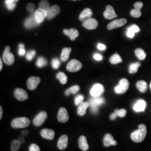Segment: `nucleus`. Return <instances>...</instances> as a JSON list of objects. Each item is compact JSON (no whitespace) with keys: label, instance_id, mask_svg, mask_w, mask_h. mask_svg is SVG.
<instances>
[{"label":"nucleus","instance_id":"49530a36","mask_svg":"<svg viewBox=\"0 0 151 151\" xmlns=\"http://www.w3.org/2000/svg\"><path fill=\"white\" fill-rule=\"evenodd\" d=\"M93 58H95V60H101L103 59V57L101 55L99 54H95L93 55Z\"/></svg>","mask_w":151,"mask_h":151},{"label":"nucleus","instance_id":"58836bf2","mask_svg":"<svg viewBox=\"0 0 151 151\" xmlns=\"http://www.w3.org/2000/svg\"><path fill=\"white\" fill-rule=\"evenodd\" d=\"M36 52L34 50H31L27 52V54L26 55V58L27 60L30 61L33 59L34 56L35 55Z\"/></svg>","mask_w":151,"mask_h":151},{"label":"nucleus","instance_id":"13d9d810","mask_svg":"<svg viewBox=\"0 0 151 151\" xmlns=\"http://www.w3.org/2000/svg\"><path fill=\"white\" fill-rule=\"evenodd\" d=\"M19 48H24V45L23 44H19Z\"/></svg>","mask_w":151,"mask_h":151},{"label":"nucleus","instance_id":"dca6fc26","mask_svg":"<svg viewBox=\"0 0 151 151\" xmlns=\"http://www.w3.org/2000/svg\"><path fill=\"white\" fill-rule=\"evenodd\" d=\"M104 145L106 147H108L110 146H115L117 145L116 140L114 139L113 137L110 134H106L104 136L103 139Z\"/></svg>","mask_w":151,"mask_h":151},{"label":"nucleus","instance_id":"423d86ee","mask_svg":"<svg viewBox=\"0 0 151 151\" xmlns=\"http://www.w3.org/2000/svg\"><path fill=\"white\" fill-rule=\"evenodd\" d=\"M82 67V65L80 61L76 60H72L67 65V70L71 72H75L80 70Z\"/></svg>","mask_w":151,"mask_h":151},{"label":"nucleus","instance_id":"473e14b6","mask_svg":"<svg viewBox=\"0 0 151 151\" xmlns=\"http://www.w3.org/2000/svg\"><path fill=\"white\" fill-rule=\"evenodd\" d=\"M21 144L22 143L19 140H14L11 145V151H17L20 148Z\"/></svg>","mask_w":151,"mask_h":151},{"label":"nucleus","instance_id":"864d4df0","mask_svg":"<svg viewBox=\"0 0 151 151\" xmlns=\"http://www.w3.org/2000/svg\"><path fill=\"white\" fill-rule=\"evenodd\" d=\"M18 140H19L22 143H23L24 142H25V139H24V138H23V137H19V139Z\"/></svg>","mask_w":151,"mask_h":151},{"label":"nucleus","instance_id":"603ef678","mask_svg":"<svg viewBox=\"0 0 151 151\" xmlns=\"http://www.w3.org/2000/svg\"><path fill=\"white\" fill-rule=\"evenodd\" d=\"M28 134V131L27 130H24L22 132V134L24 136H26Z\"/></svg>","mask_w":151,"mask_h":151},{"label":"nucleus","instance_id":"5fc2aeb1","mask_svg":"<svg viewBox=\"0 0 151 151\" xmlns=\"http://www.w3.org/2000/svg\"><path fill=\"white\" fill-rule=\"evenodd\" d=\"M70 92L68 89H67V90L65 91V94L66 96H69V95H70Z\"/></svg>","mask_w":151,"mask_h":151},{"label":"nucleus","instance_id":"4c0bfd02","mask_svg":"<svg viewBox=\"0 0 151 151\" xmlns=\"http://www.w3.org/2000/svg\"><path fill=\"white\" fill-rule=\"evenodd\" d=\"M84 97L82 95H78L75 99V104L76 106H79L81 103H83Z\"/></svg>","mask_w":151,"mask_h":151},{"label":"nucleus","instance_id":"f03ea898","mask_svg":"<svg viewBox=\"0 0 151 151\" xmlns=\"http://www.w3.org/2000/svg\"><path fill=\"white\" fill-rule=\"evenodd\" d=\"M30 123V120L25 117L18 118L14 119L11 122V126L13 128H24L29 125Z\"/></svg>","mask_w":151,"mask_h":151},{"label":"nucleus","instance_id":"bf43d9fd","mask_svg":"<svg viewBox=\"0 0 151 151\" xmlns=\"http://www.w3.org/2000/svg\"><path fill=\"white\" fill-rule=\"evenodd\" d=\"M150 88H151V83H150Z\"/></svg>","mask_w":151,"mask_h":151},{"label":"nucleus","instance_id":"e433bc0d","mask_svg":"<svg viewBox=\"0 0 151 151\" xmlns=\"http://www.w3.org/2000/svg\"><path fill=\"white\" fill-rule=\"evenodd\" d=\"M114 113L117 115L118 116H119L120 118H123L124 116H125L127 114V110L125 109H122L120 110L116 109L115 110Z\"/></svg>","mask_w":151,"mask_h":151},{"label":"nucleus","instance_id":"de8ad7c7","mask_svg":"<svg viewBox=\"0 0 151 151\" xmlns=\"http://www.w3.org/2000/svg\"><path fill=\"white\" fill-rule=\"evenodd\" d=\"M97 48L100 50H104L106 49V46L103 44L99 43L97 45Z\"/></svg>","mask_w":151,"mask_h":151},{"label":"nucleus","instance_id":"4d7b16f0","mask_svg":"<svg viewBox=\"0 0 151 151\" xmlns=\"http://www.w3.org/2000/svg\"><path fill=\"white\" fill-rule=\"evenodd\" d=\"M0 70H2V67H3V65H2V60H0Z\"/></svg>","mask_w":151,"mask_h":151},{"label":"nucleus","instance_id":"6ab92c4d","mask_svg":"<svg viewBox=\"0 0 151 151\" xmlns=\"http://www.w3.org/2000/svg\"><path fill=\"white\" fill-rule=\"evenodd\" d=\"M68 146V137L66 135L61 136L57 143V147L60 150H64Z\"/></svg>","mask_w":151,"mask_h":151},{"label":"nucleus","instance_id":"79ce46f5","mask_svg":"<svg viewBox=\"0 0 151 151\" xmlns=\"http://www.w3.org/2000/svg\"><path fill=\"white\" fill-rule=\"evenodd\" d=\"M29 151H40V150L38 145L35 144H32L29 147Z\"/></svg>","mask_w":151,"mask_h":151},{"label":"nucleus","instance_id":"f257e3e1","mask_svg":"<svg viewBox=\"0 0 151 151\" xmlns=\"http://www.w3.org/2000/svg\"><path fill=\"white\" fill-rule=\"evenodd\" d=\"M147 134V128L143 124H141L138 127V129L133 132L131 134V139L136 143H140L145 139Z\"/></svg>","mask_w":151,"mask_h":151},{"label":"nucleus","instance_id":"cd10ccee","mask_svg":"<svg viewBox=\"0 0 151 151\" xmlns=\"http://www.w3.org/2000/svg\"><path fill=\"white\" fill-rule=\"evenodd\" d=\"M136 87L140 92L143 93L146 92L147 89V84L146 81L141 80V81H138L137 82Z\"/></svg>","mask_w":151,"mask_h":151},{"label":"nucleus","instance_id":"393cba45","mask_svg":"<svg viewBox=\"0 0 151 151\" xmlns=\"http://www.w3.org/2000/svg\"><path fill=\"white\" fill-rule=\"evenodd\" d=\"M89 103L87 102L81 103L77 109V114L80 116H83L86 113V109L89 106Z\"/></svg>","mask_w":151,"mask_h":151},{"label":"nucleus","instance_id":"2eb2a0df","mask_svg":"<svg viewBox=\"0 0 151 151\" xmlns=\"http://www.w3.org/2000/svg\"><path fill=\"white\" fill-rule=\"evenodd\" d=\"M60 7L57 5H53L52 6H50L49 9L47 12H48V15H47V19L50 20L54 17L57 16L58 14H60Z\"/></svg>","mask_w":151,"mask_h":151},{"label":"nucleus","instance_id":"9b49d317","mask_svg":"<svg viewBox=\"0 0 151 151\" xmlns=\"http://www.w3.org/2000/svg\"><path fill=\"white\" fill-rule=\"evenodd\" d=\"M40 82V77H30L27 80V88L30 90H34L37 87Z\"/></svg>","mask_w":151,"mask_h":151},{"label":"nucleus","instance_id":"3c124183","mask_svg":"<svg viewBox=\"0 0 151 151\" xmlns=\"http://www.w3.org/2000/svg\"><path fill=\"white\" fill-rule=\"evenodd\" d=\"M19 0H6L5 3L6 5L11 4V3H16V2H17Z\"/></svg>","mask_w":151,"mask_h":151},{"label":"nucleus","instance_id":"aec40b11","mask_svg":"<svg viewBox=\"0 0 151 151\" xmlns=\"http://www.w3.org/2000/svg\"><path fill=\"white\" fill-rule=\"evenodd\" d=\"M63 32L65 35H67L69 38H70V40H75L76 38L79 35L78 31L76 29H71L70 30L68 29H65L63 30Z\"/></svg>","mask_w":151,"mask_h":151},{"label":"nucleus","instance_id":"4be33fe9","mask_svg":"<svg viewBox=\"0 0 151 151\" xmlns=\"http://www.w3.org/2000/svg\"><path fill=\"white\" fill-rule=\"evenodd\" d=\"M25 27L27 29H32V27H35L38 25V23L36 21L34 15L29 17L26 20L24 23Z\"/></svg>","mask_w":151,"mask_h":151},{"label":"nucleus","instance_id":"c756f323","mask_svg":"<svg viewBox=\"0 0 151 151\" xmlns=\"http://www.w3.org/2000/svg\"><path fill=\"white\" fill-rule=\"evenodd\" d=\"M135 55L140 60H143L146 58V54L145 51L141 48H137L135 50Z\"/></svg>","mask_w":151,"mask_h":151},{"label":"nucleus","instance_id":"ea45409f","mask_svg":"<svg viewBox=\"0 0 151 151\" xmlns=\"http://www.w3.org/2000/svg\"><path fill=\"white\" fill-rule=\"evenodd\" d=\"M60 62L58 58H54L52 61V65L54 69H58L60 67Z\"/></svg>","mask_w":151,"mask_h":151},{"label":"nucleus","instance_id":"412c9836","mask_svg":"<svg viewBox=\"0 0 151 151\" xmlns=\"http://www.w3.org/2000/svg\"><path fill=\"white\" fill-rule=\"evenodd\" d=\"M146 108V103L143 100H139L137 101L134 105L133 109L136 112L144 111Z\"/></svg>","mask_w":151,"mask_h":151},{"label":"nucleus","instance_id":"ddd939ff","mask_svg":"<svg viewBox=\"0 0 151 151\" xmlns=\"http://www.w3.org/2000/svg\"><path fill=\"white\" fill-rule=\"evenodd\" d=\"M14 95L19 101H25L28 98V95L27 91L20 88H17L15 90Z\"/></svg>","mask_w":151,"mask_h":151},{"label":"nucleus","instance_id":"052dcab7","mask_svg":"<svg viewBox=\"0 0 151 151\" xmlns=\"http://www.w3.org/2000/svg\"><path fill=\"white\" fill-rule=\"evenodd\" d=\"M73 1H77V0H73Z\"/></svg>","mask_w":151,"mask_h":151},{"label":"nucleus","instance_id":"9d476101","mask_svg":"<svg viewBox=\"0 0 151 151\" xmlns=\"http://www.w3.org/2000/svg\"><path fill=\"white\" fill-rule=\"evenodd\" d=\"M83 27L88 30L95 29L98 26V22L94 18H88L83 22Z\"/></svg>","mask_w":151,"mask_h":151},{"label":"nucleus","instance_id":"6e6d98bb","mask_svg":"<svg viewBox=\"0 0 151 151\" xmlns=\"http://www.w3.org/2000/svg\"><path fill=\"white\" fill-rule=\"evenodd\" d=\"M0 112H1V114H0V119H2V114H3V110H2V108L1 106L0 108Z\"/></svg>","mask_w":151,"mask_h":151},{"label":"nucleus","instance_id":"37998d69","mask_svg":"<svg viewBox=\"0 0 151 151\" xmlns=\"http://www.w3.org/2000/svg\"><path fill=\"white\" fill-rule=\"evenodd\" d=\"M35 5L32 3L29 4L27 5V10L29 12H32V11H34L35 10Z\"/></svg>","mask_w":151,"mask_h":151},{"label":"nucleus","instance_id":"5701e85b","mask_svg":"<svg viewBox=\"0 0 151 151\" xmlns=\"http://www.w3.org/2000/svg\"><path fill=\"white\" fill-rule=\"evenodd\" d=\"M78 146L82 151H86L88 150V145L87 142L86 138L85 136L82 135L79 138Z\"/></svg>","mask_w":151,"mask_h":151},{"label":"nucleus","instance_id":"f8f14e48","mask_svg":"<svg viewBox=\"0 0 151 151\" xmlns=\"http://www.w3.org/2000/svg\"><path fill=\"white\" fill-rule=\"evenodd\" d=\"M127 20L126 19H120L115 20L108 24V29L109 30H113L114 29H115L117 27H123L127 23Z\"/></svg>","mask_w":151,"mask_h":151},{"label":"nucleus","instance_id":"bb28decb","mask_svg":"<svg viewBox=\"0 0 151 151\" xmlns=\"http://www.w3.org/2000/svg\"><path fill=\"white\" fill-rule=\"evenodd\" d=\"M71 50L72 49L70 48H65L63 49L60 55V60L62 61L65 62L68 60Z\"/></svg>","mask_w":151,"mask_h":151},{"label":"nucleus","instance_id":"4468645a","mask_svg":"<svg viewBox=\"0 0 151 151\" xmlns=\"http://www.w3.org/2000/svg\"><path fill=\"white\" fill-rule=\"evenodd\" d=\"M57 118L60 123H65L69 119V115L67 110L64 108H60Z\"/></svg>","mask_w":151,"mask_h":151},{"label":"nucleus","instance_id":"a211bd4d","mask_svg":"<svg viewBox=\"0 0 151 151\" xmlns=\"http://www.w3.org/2000/svg\"><path fill=\"white\" fill-rule=\"evenodd\" d=\"M40 135L45 139L48 140H52L54 138L55 133L53 130L43 129L40 132Z\"/></svg>","mask_w":151,"mask_h":151},{"label":"nucleus","instance_id":"09e8293b","mask_svg":"<svg viewBox=\"0 0 151 151\" xmlns=\"http://www.w3.org/2000/svg\"><path fill=\"white\" fill-rule=\"evenodd\" d=\"M26 53L25 49L24 48H19V55L20 56H24Z\"/></svg>","mask_w":151,"mask_h":151},{"label":"nucleus","instance_id":"f704fd0d","mask_svg":"<svg viewBox=\"0 0 151 151\" xmlns=\"http://www.w3.org/2000/svg\"><path fill=\"white\" fill-rule=\"evenodd\" d=\"M50 7V6L49 5V3L47 0H43L39 4V8H41L47 11H48Z\"/></svg>","mask_w":151,"mask_h":151},{"label":"nucleus","instance_id":"c03bdc74","mask_svg":"<svg viewBox=\"0 0 151 151\" xmlns=\"http://www.w3.org/2000/svg\"><path fill=\"white\" fill-rule=\"evenodd\" d=\"M7 5V7L8 9L10 11H12L13 10H14V9L16 7V3H11V4H9L6 5Z\"/></svg>","mask_w":151,"mask_h":151},{"label":"nucleus","instance_id":"c9c22d12","mask_svg":"<svg viewBox=\"0 0 151 151\" xmlns=\"http://www.w3.org/2000/svg\"><path fill=\"white\" fill-rule=\"evenodd\" d=\"M141 15H142V13H141L140 9L134 8V9H133L130 11V15L133 17L138 18L140 17Z\"/></svg>","mask_w":151,"mask_h":151},{"label":"nucleus","instance_id":"1a4fd4ad","mask_svg":"<svg viewBox=\"0 0 151 151\" xmlns=\"http://www.w3.org/2000/svg\"><path fill=\"white\" fill-rule=\"evenodd\" d=\"M47 118V114L45 111H41L34 118L33 120V123L37 126L39 127L42 125Z\"/></svg>","mask_w":151,"mask_h":151},{"label":"nucleus","instance_id":"b1692460","mask_svg":"<svg viewBox=\"0 0 151 151\" xmlns=\"http://www.w3.org/2000/svg\"><path fill=\"white\" fill-rule=\"evenodd\" d=\"M139 30L140 29L137 25H133L128 29V30L127 32V37L129 38H133L134 37L135 32H139Z\"/></svg>","mask_w":151,"mask_h":151},{"label":"nucleus","instance_id":"a19ab883","mask_svg":"<svg viewBox=\"0 0 151 151\" xmlns=\"http://www.w3.org/2000/svg\"><path fill=\"white\" fill-rule=\"evenodd\" d=\"M70 93L75 94L77 92L80 90V87L78 85H75L71 87L70 88H68Z\"/></svg>","mask_w":151,"mask_h":151},{"label":"nucleus","instance_id":"c85d7f7f","mask_svg":"<svg viewBox=\"0 0 151 151\" xmlns=\"http://www.w3.org/2000/svg\"><path fill=\"white\" fill-rule=\"evenodd\" d=\"M122 62L120 56L117 53L113 55L110 58V62L113 65H116L119 63H122Z\"/></svg>","mask_w":151,"mask_h":151},{"label":"nucleus","instance_id":"0eeeda50","mask_svg":"<svg viewBox=\"0 0 151 151\" xmlns=\"http://www.w3.org/2000/svg\"><path fill=\"white\" fill-rule=\"evenodd\" d=\"M34 15L35 19L37 22V23L38 24H40L42 22H43L44 19L47 17L48 12H47V11L44 9H42L41 8H39L37 10V11L35 12Z\"/></svg>","mask_w":151,"mask_h":151},{"label":"nucleus","instance_id":"a878e982","mask_svg":"<svg viewBox=\"0 0 151 151\" xmlns=\"http://www.w3.org/2000/svg\"><path fill=\"white\" fill-rule=\"evenodd\" d=\"M92 15V11L91 9L87 8L82 11L80 15L79 19L81 21H85V19L90 18Z\"/></svg>","mask_w":151,"mask_h":151},{"label":"nucleus","instance_id":"2f4dec72","mask_svg":"<svg viewBox=\"0 0 151 151\" xmlns=\"http://www.w3.org/2000/svg\"><path fill=\"white\" fill-rule=\"evenodd\" d=\"M56 77L58 80H59L60 82L62 85H65L67 82V77L63 72H59L56 76Z\"/></svg>","mask_w":151,"mask_h":151},{"label":"nucleus","instance_id":"a18cd8bd","mask_svg":"<svg viewBox=\"0 0 151 151\" xmlns=\"http://www.w3.org/2000/svg\"><path fill=\"white\" fill-rule=\"evenodd\" d=\"M143 4L142 2H137L134 4V7L135 9H142L143 7Z\"/></svg>","mask_w":151,"mask_h":151},{"label":"nucleus","instance_id":"8fccbe9b","mask_svg":"<svg viewBox=\"0 0 151 151\" xmlns=\"http://www.w3.org/2000/svg\"><path fill=\"white\" fill-rule=\"evenodd\" d=\"M117 116H118L117 115L114 113L111 114L110 115V119H111V120H115V119L116 118Z\"/></svg>","mask_w":151,"mask_h":151},{"label":"nucleus","instance_id":"7c9ffc66","mask_svg":"<svg viewBox=\"0 0 151 151\" xmlns=\"http://www.w3.org/2000/svg\"><path fill=\"white\" fill-rule=\"evenodd\" d=\"M141 65L140 62H136L130 65L129 67V72L130 73H135L138 70V68Z\"/></svg>","mask_w":151,"mask_h":151},{"label":"nucleus","instance_id":"f3484780","mask_svg":"<svg viewBox=\"0 0 151 151\" xmlns=\"http://www.w3.org/2000/svg\"><path fill=\"white\" fill-rule=\"evenodd\" d=\"M104 16L107 19H112L118 16L115 12L113 7L110 5L106 7V10L104 12Z\"/></svg>","mask_w":151,"mask_h":151},{"label":"nucleus","instance_id":"20e7f679","mask_svg":"<svg viewBox=\"0 0 151 151\" xmlns=\"http://www.w3.org/2000/svg\"><path fill=\"white\" fill-rule=\"evenodd\" d=\"M129 81L125 78H123L119 82V85L115 87L114 90L118 94L124 93L128 90V89L129 88Z\"/></svg>","mask_w":151,"mask_h":151},{"label":"nucleus","instance_id":"6e6552de","mask_svg":"<svg viewBox=\"0 0 151 151\" xmlns=\"http://www.w3.org/2000/svg\"><path fill=\"white\" fill-rule=\"evenodd\" d=\"M104 92V87L101 84L96 83L92 87L90 94L92 97H99Z\"/></svg>","mask_w":151,"mask_h":151},{"label":"nucleus","instance_id":"72a5a7b5","mask_svg":"<svg viewBox=\"0 0 151 151\" xmlns=\"http://www.w3.org/2000/svg\"><path fill=\"white\" fill-rule=\"evenodd\" d=\"M47 64V60L42 57H40L39 58H38V60L37 61V63H36L37 67L40 68L45 66Z\"/></svg>","mask_w":151,"mask_h":151},{"label":"nucleus","instance_id":"39448f33","mask_svg":"<svg viewBox=\"0 0 151 151\" xmlns=\"http://www.w3.org/2000/svg\"><path fill=\"white\" fill-rule=\"evenodd\" d=\"M2 59L6 65H11L14 63L15 58L13 54L10 52V47L9 46L6 47L2 56Z\"/></svg>","mask_w":151,"mask_h":151},{"label":"nucleus","instance_id":"7ed1b4c3","mask_svg":"<svg viewBox=\"0 0 151 151\" xmlns=\"http://www.w3.org/2000/svg\"><path fill=\"white\" fill-rule=\"evenodd\" d=\"M105 103V100L103 97H93L89 101V105L91 107V112L93 114H96L98 111V108Z\"/></svg>","mask_w":151,"mask_h":151}]
</instances>
